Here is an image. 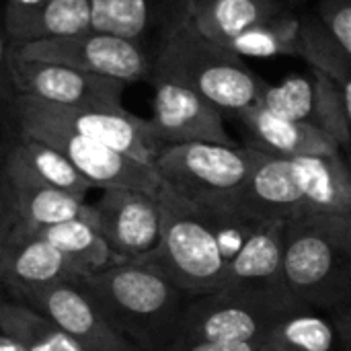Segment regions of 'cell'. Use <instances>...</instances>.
Wrapping results in <instances>:
<instances>
[{
  "label": "cell",
  "instance_id": "obj_20",
  "mask_svg": "<svg viewBox=\"0 0 351 351\" xmlns=\"http://www.w3.org/2000/svg\"><path fill=\"white\" fill-rule=\"evenodd\" d=\"M189 0H90L93 29L158 45L187 16Z\"/></svg>",
  "mask_w": 351,
  "mask_h": 351
},
{
  "label": "cell",
  "instance_id": "obj_3",
  "mask_svg": "<svg viewBox=\"0 0 351 351\" xmlns=\"http://www.w3.org/2000/svg\"><path fill=\"white\" fill-rule=\"evenodd\" d=\"M156 80L191 88L232 117L259 105L269 84L245 64L243 56L206 37L187 16L169 29L156 45L152 82Z\"/></svg>",
  "mask_w": 351,
  "mask_h": 351
},
{
  "label": "cell",
  "instance_id": "obj_15",
  "mask_svg": "<svg viewBox=\"0 0 351 351\" xmlns=\"http://www.w3.org/2000/svg\"><path fill=\"white\" fill-rule=\"evenodd\" d=\"M247 136L249 148L278 158L300 156H335L346 154L343 148L323 130L294 121L267 111L261 105H253L234 115Z\"/></svg>",
  "mask_w": 351,
  "mask_h": 351
},
{
  "label": "cell",
  "instance_id": "obj_39",
  "mask_svg": "<svg viewBox=\"0 0 351 351\" xmlns=\"http://www.w3.org/2000/svg\"><path fill=\"white\" fill-rule=\"evenodd\" d=\"M348 220H350V224H351V212H350V214H348Z\"/></svg>",
  "mask_w": 351,
  "mask_h": 351
},
{
  "label": "cell",
  "instance_id": "obj_22",
  "mask_svg": "<svg viewBox=\"0 0 351 351\" xmlns=\"http://www.w3.org/2000/svg\"><path fill=\"white\" fill-rule=\"evenodd\" d=\"M304 199V216L351 212V165L346 154L292 158Z\"/></svg>",
  "mask_w": 351,
  "mask_h": 351
},
{
  "label": "cell",
  "instance_id": "obj_11",
  "mask_svg": "<svg viewBox=\"0 0 351 351\" xmlns=\"http://www.w3.org/2000/svg\"><path fill=\"white\" fill-rule=\"evenodd\" d=\"M267 111L311 123L329 134L346 152L350 150V123L339 84L323 70L288 74L280 84H267L261 101Z\"/></svg>",
  "mask_w": 351,
  "mask_h": 351
},
{
  "label": "cell",
  "instance_id": "obj_31",
  "mask_svg": "<svg viewBox=\"0 0 351 351\" xmlns=\"http://www.w3.org/2000/svg\"><path fill=\"white\" fill-rule=\"evenodd\" d=\"M317 70H323L325 74H329L341 88L343 95V103H346V113H348V123H350V138H351V58L341 49V45L335 41L333 47L321 58V62L317 64ZM348 160L351 165V142L350 150H348Z\"/></svg>",
  "mask_w": 351,
  "mask_h": 351
},
{
  "label": "cell",
  "instance_id": "obj_9",
  "mask_svg": "<svg viewBox=\"0 0 351 351\" xmlns=\"http://www.w3.org/2000/svg\"><path fill=\"white\" fill-rule=\"evenodd\" d=\"M21 97L35 113L41 117L68 128L70 132L105 144L130 158H136L146 165H154L160 150L165 148L154 130L150 119L138 117L125 107L121 109H97V107H64L45 103L33 97Z\"/></svg>",
  "mask_w": 351,
  "mask_h": 351
},
{
  "label": "cell",
  "instance_id": "obj_14",
  "mask_svg": "<svg viewBox=\"0 0 351 351\" xmlns=\"http://www.w3.org/2000/svg\"><path fill=\"white\" fill-rule=\"evenodd\" d=\"M93 206L95 224L119 263L138 261L158 245L160 208L154 195L134 189H105Z\"/></svg>",
  "mask_w": 351,
  "mask_h": 351
},
{
  "label": "cell",
  "instance_id": "obj_28",
  "mask_svg": "<svg viewBox=\"0 0 351 351\" xmlns=\"http://www.w3.org/2000/svg\"><path fill=\"white\" fill-rule=\"evenodd\" d=\"M93 29L90 0H49L14 37L12 43L68 37Z\"/></svg>",
  "mask_w": 351,
  "mask_h": 351
},
{
  "label": "cell",
  "instance_id": "obj_21",
  "mask_svg": "<svg viewBox=\"0 0 351 351\" xmlns=\"http://www.w3.org/2000/svg\"><path fill=\"white\" fill-rule=\"evenodd\" d=\"M298 0H189L187 19L206 37L230 43L245 31L296 6Z\"/></svg>",
  "mask_w": 351,
  "mask_h": 351
},
{
  "label": "cell",
  "instance_id": "obj_27",
  "mask_svg": "<svg viewBox=\"0 0 351 351\" xmlns=\"http://www.w3.org/2000/svg\"><path fill=\"white\" fill-rule=\"evenodd\" d=\"M0 331L25 351H88L49 319L10 298L0 306Z\"/></svg>",
  "mask_w": 351,
  "mask_h": 351
},
{
  "label": "cell",
  "instance_id": "obj_17",
  "mask_svg": "<svg viewBox=\"0 0 351 351\" xmlns=\"http://www.w3.org/2000/svg\"><path fill=\"white\" fill-rule=\"evenodd\" d=\"M284 234L286 222L259 228L228 263L222 290L265 294L294 304L284 286Z\"/></svg>",
  "mask_w": 351,
  "mask_h": 351
},
{
  "label": "cell",
  "instance_id": "obj_40",
  "mask_svg": "<svg viewBox=\"0 0 351 351\" xmlns=\"http://www.w3.org/2000/svg\"><path fill=\"white\" fill-rule=\"evenodd\" d=\"M0 160H2V158H0Z\"/></svg>",
  "mask_w": 351,
  "mask_h": 351
},
{
  "label": "cell",
  "instance_id": "obj_36",
  "mask_svg": "<svg viewBox=\"0 0 351 351\" xmlns=\"http://www.w3.org/2000/svg\"><path fill=\"white\" fill-rule=\"evenodd\" d=\"M337 319L339 331H341V343H343V351H351V308L341 311L337 315H333Z\"/></svg>",
  "mask_w": 351,
  "mask_h": 351
},
{
  "label": "cell",
  "instance_id": "obj_23",
  "mask_svg": "<svg viewBox=\"0 0 351 351\" xmlns=\"http://www.w3.org/2000/svg\"><path fill=\"white\" fill-rule=\"evenodd\" d=\"M2 169L78 197H86V193L93 189V185L60 150L27 136H16V140L6 148L2 154Z\"/></svg>",
  "mask_w": 351,
  "mask_h": 351
},
{
  "label": "cell",
  "instance_id": "obj_37",
  "mask_svg": "<svg viewBox=\"0 0 351 351\" xmlns=\"http://www.w3.org/2000/svg\"><path fill=\"white\" fill-rule=\"evenodd\" d=\"M0 351H25L12 337H8L6 333L0 331Z\"/></svg>",
  "mask_w": 351,
  "mask_h": 351
},
{
  "label": "cell",
  "instance_id": "obj_8",
  "mask_svg": "<svg viewBox=\"0 0 351 351\" xmlns=\"http://www.w3.org/2000/svg\"><path fill=\"white\" fill-rule=\"evenodd\" d=\"M294 311L300 308L274 296L218 290L187 302L175 341L263 343L274 327Z\"/></svg>",
  "mask_w": 351,
  "mask_h": 351
},
{
  "label": "cell",
  "instance_id": "obj_5",
  "mask_svg": "<svg viewBox=\"0 0 351 351\" xmlns=\"http://www.w3.org/2000/svg\"><path fill=\"white\" fill-rule=\"evenodd\" d=\"M4 111L10 115L16 136L41 140L60 150L93 185V189H134L156 197L165 185L154 165L130 158L105 144L78 136L68 128L41 117L21 97H14Z\"/></svg>",
  "mask_w": 351,
  "mask_h": 351
},
{
  "label": "cell",
  "instance_id": "obj_6",
  "mask_svg": "<svg viewBox=\"0 0 351 351\" xmlns=\"http://www.w3.org/2000/svg\"><path fill=\"white\" fill-rule=\"evenodd\" d=\"M263 152L249 146L177 144L160 150L154 169L160 179L193 206L232 199Z\"/></svg>",
  "mask_w": 351,
  "mask_h": 351
},
{
  "label": "cell",
  "instance_id": "obj_35",
  "mask_svg": "<svg viewBox=\"0 0 351 351\" xmlns=\"http://www.w3.org/2000/svg\"><path fill=\"white\" fill-rule=\"evenodd\" d=\"M160 351H263L261 343H216V341H173Z\"/></svg>",
  "mask_w": 351,
  "mask_h": 351
},
{
  "label": "cell",
  "instance_id": "obj_18",
  "mask_svg": "<svg viewBox=\"0 0 351 351\" xmlns=\"http://www.w3.org/2000/svg\"><path fill=\"white\" fill-rule=\"evenodd\" d=\"M325 33L327 27L317 12H306L292 6L278 16L241 33L230 43V47L243 58L290 56L300 58L308 64Z\"/></svg>",
  "mask_w": 351,
  "mask_h": 351
},
{
  "label": "cell",
  "instance_id": "obj_25",
  "mask_svg": "<svg viewBox=\"0 0 351 351\" xmlns=\"http://www.w3.org/2000/svg\"><path fill=\"white\" fill-rule=\"evenodd\" d=\"M35 234L58 249L82 274V278L119 263L99 228L88 220H68L51 224L35 230Z\"/></svg>",
  "mask_w": 351,
  "mask_h": 351
},
{
  "label": "cell",
  "instance_id": "obj_12",
  "mask_svg": "<svg viewBox=\"0 0 351 351\" xmlns=\"http://www.w3.org/2000/svg\"><path fill=\"white\" fill-rule=\"evenodd\" d=\"M6 298L43 315L88 351H138L109 325L101 308L78 282L14 290L8 292Z\"/></svg>",
  "mask_w": 351,
  "mask_h": 351
},
{
  "label": "cell",
  "instance_id": "obj_38",
  "mask_svg": "<svg viewBox=\"0 0 351 351\" xmlns=\"http://www.w3.org/2000/svg\"><path fill=\"white\" fill-rule=\"evenodd\" d=\"M4 300H6V294H4V290H2V286H0V306H2Z\"/></svg>",
  "mask_w": 351,
  "mask_h": 351
},
{
  "label": "cell",
  "instance_id": "obj_2",
  "mask_svg": "<svg viewBox=\"0 0 351 351\" xmlns=\"http://www.w3.org/2000/svg\"><path fill=\"white\" fill-rule=\"evenodd\" d=\"M284 286L298 308L327 315L351 308L348 216L308 214L286 224Z\"/></svg>",
  "mask_w": 351,
  "mask_h": 351
},
{
  "label": "cell",
  "instance_id": "obj_30",
  "mask_svg": "<svg viewBox=\"0 0 351 351\" xmlns=\"http://www.w3.org/2000/svg\"><path fill=\"white\" fill-rule=\"evenodd\" d=\"M315 12L351 58V0H319Z\"/></svg>",
  "mask_w": 351,
  "mask_h": 351
},
{
  "label": "cell",
  "instance_id": "obj_32",
  "mask_svg": "<svg viewBox=\"0 0 351 351\" xmlns=\"http://www.w3.org/2000/svg\"><path fill=\"white\" fill-rule=\"evenodd\" d=\"M21 230H23V220L19 214L14 191L0 160V253Z\"/></svg>",
  "mask_w": 351,
  "mask_h": 351
},
{
  "label": "cell",
  "instance_id": "obj_4",
  "mask_svg": "<svg viewBox=\"0 0 351 351\" xmlns=\"http://www.w3.org/2000/svg\"><path fill=\"white\" fill-rule=\"evenodd\" d=\"M156 199L160 208V239L154 251L138 261L152 263L165 271L191 298L222 290L228 265L197 208L167 183Z\"/></svg>",
  "mask_w": 351,
  "mask_h": 351
},
{
  "label": "cell",
  "instance_id": "obj_29",
  "mask_svg": "<svg viewBox=\"0 0 351 351\" xmlns=\"http://www.w3.org/2000/svg\"><path fill=\"white\" fill-rule=\"evenodd\" d=\"M195 208L199 216L204 218L206 226L210 228V232L214 234L226 265L237 257V253L245 247V243L259 228L265 226L255 216H251L241 206H237L232 199L195 206Z\"/></svg>",
  "mask_w": 351,
  "mask_h": 351
},
{
  "label": "cell",
  "instance_id": "obj_10",
  "mask_svg": "<svg viewBox=\"0 0 351 351\" xmlns=\"http://www.w3.org/2000/svg\"><path fill=\"white\" fill-rule=\"evenodd\" d=\"M10 80L16 95L33 97L64 107H97L121 109L125 82L88 74L64 64L33 62L10 58Z\"/></svg>",
  "mask_w": 351,
  "mask_h": 351
},
{
  "label": "cell",
  "instance_id": "obj_7",
  "mask_svg": "<svg viewBox=\"0 0 351 351\" xmlns=\"http://www.w3.org/2000/svg\"><path fill=\"white\" fill-rule=\"evenodd\" d=\"M12 51L21 60L64 64L125 84L152 82L156 62L154 45L97 29L68 37L12 43Z\"/></svg>",
  "mask_w": 351,
  "mask_h": 351
},
{
  "label": "cell",
  "instance_id": "obj_34",
  "mask_svg": "<svg viewBox=\"0 0 351 351\" xmlns=\"http://www.w3.org/2000/svg\"><path fill=\"white\" fill-rule=\"evenodd\" d=\"M10 58H12V41L8 39L0 19V107L2 109H6L10 101L16 97L10 80Z\"/></svg>",
  "mask_w": 351,
  "mask_h": 351
},
{
  "label": "cell",
  "instance_id": "obj_24",
  "mask_svg": "<svg viewBox=\"0 0 351 351\" xmlns=\"http://www.w3.org/2000/svg\"><path fill=\"white\" fill-rule=\"evenodd\" d=\"M6 177L12 185L25 230L35 232L39 228L68 220H88L95 224V206L84 197L43 185L23 175L6 173Z\"/></svg>",
  "mask_w": 351,
  "mask_h": 351
},
{
  "label": "cell",
  "instance_id": "obj_19",
  "mask_svg": "<svg viewBox=\"0 0 351 351\" xmlns=\"http://www.w3.org/2000/svg\"><path fill=\"white\" fill-rule=\"evenodd\" d=\"M82 274L47 241L21 230L0 253V286L4 294L62 282H78Z\"/></svg>",
  "mask_w": 351,
  "mask_h": 351
},
{
  "label": "cell",
  "instance_id": "obj_33",
  "mask_svg": "<svg viewBox=\"0 0 351 351\" xmlns=\"http://www.w3.org/2000/svg\"><path fill=\"white\" fill-rule=\"evenodd\" d=\"M49 0H4L2 8V25L10 41H14L16 33L47 4Z\"/></svg>",
  "mask_w": 351,
  "mask_h": 351
},
{
  "label": "cell",
  "instance_id": "obj_13",
  "mask_svg": "<svg viewBox=\"0 0 351 351\" xmlns=\"http://www.w3.org/2000/svg\"><path fill=\"white\" fill-rule=\"evenodd\" d=\"M152 86L150 123L165 148L177 144L239 146L226 130L224 113L214 103L175 82L156 80Z\"/></svg>",
  "mask_w": 351,
  "mask_h": 351
},
{
  "label": "cell",
  "instance_id": "obj_26",
  "mask_svg": "<svg viewBox=\"0 0 351 351\" xmlns=\"http://www.w3.org/2000/svg\"><path fill=\"white\" fill-rule=\"evenodd\" d=\"M263 351H343L337 319L319 311H294L284 317L267 339Z\"/></svg>",
  "mask_w": 351,
  "mask_h": 351
},
{
  "label": "cell",
  "instance_id": "obj_1",
  "mask_svg": "<svg viewBox=\"0 0 351 351\" xmlns=\"http://www.w3.org/2000/svg\"><path fill=\"white\" fill-rule=\"evenodd\" d=\"M78 286L138 351H160L171 346L191 300L165 271L146 261L115 263L80 278Z\"/></svg>",
  "mask_w": 351,
  "mask_h": 351
},
{
  "label": "cell",
  "instance_id": "obj_16",
  "mask_svg": "<svg viewBox=\"0 0 351 351\" xmlns=\"http://www.w3.org/2000/svg\"><path fill=\"white\" fill-rule=\"evenodd\" d=\"M232 202L255 216L261 224H288L304 216V199L292 158L261 154L257 167Z\"/></svg>",
  "mask_w": 351,
  "mask_h": 351
}]
</instances>
